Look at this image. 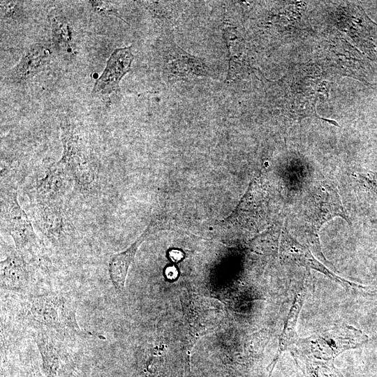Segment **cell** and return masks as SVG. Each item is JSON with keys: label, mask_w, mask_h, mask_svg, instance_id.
Listing matches in <instances>:
<instances>
[{"label": "cell", "mask_w": 377, "mask_h": 377, "mask_svg": "<svg viewBox=\"0 0 377 377\" xmlns=\"http://www.w3.org/2000/svg\"><path fill=\"white\" fill-rule=\"evenodd\" d=\"M77 308V302L70 293H48L29 298L28 316L38 327L61 334L94 336L81 330L76 318Z\"/></svg>", "instance_id": "obj_1"}, {"label": "cell", "mask_w": 377, "mask_h": 377, "mask_svg": "<svg viewBox=\"0 0 377 377\" xmlns=\"http://www.w3.org/2000/svg\"><path fill=\"white\" fill-rule=\"evenodd\" d=\"M1 216L3 226L12 237L16 251L24 258L38 248L37 237L28 216L20 206L14 188L1 187Z\"/></svg>", "instance_id": "obj_2"}, {"label": "cell", "mask_w": 377, "mask_h": 377, "mask_svg": "<svg viewBox=\"0 0 377 377\" xmlns=\"http://www.w3.org/2000/svg\"><path fill=\"white\" fill-rule=\"evenodd\" d=\"M63 152L57 164L66 170L80 187H92L95 172L89 163L81 138L75 128L66 121L61 124Z\"/></svg>", "instance_id": "obj_3"}, {"label": "cell", "mask_w": 377, "mask_h": 377, "mask_svg": "<svg viewBox=\"0 0 377 377\" xmlns=\"http://www.w3.org/2000/svg\"><path fill=\"white\" fill-rule=\"evenodd\" d=\"M368 340L361 330L350 325L338 326L320 334L299 340L297 346L302 350L316 357L330 359L341 352L357 348Z\"/></svg>", "instance_id": "obj_4"}, {"label": "cell", "mask_w": 377, "mask_h": 377, "mask_svg": "<svg viewBox=\"0 0 377 377\" xmlns=\"http://www.w3.org/2000/svg\"><path fill=\"white\" fill-rule=\"evenodd\" d=\"M162 57L164 74L170 80L213 75L204 59L185 52L172 40L165 43Z\"/></svg>", "instance_id": "obj_5"}, {"label": "cell", "mask_w": 377, "mask_h": 377, "mask_svg": "<svg viewBox=\"0 0 377 377\" xmlns=\"http://www.w3.org/2000/svg\"><path fill=\"white\" fill-rule=\"evenodd\" d=\"M315 200V206L307 223L306 235L309 241L320 251L318 233L323 226L335 216L348 220L340 196L333 187L325 185Z\"/></svg>", "instance_id": "obj_6"}, {"label": "cell", "mask_w": 377, "mask_h": 377, "mask_svg": "<svg viewBox=\"0 0 377 377\" xmlns=\"http://www.w3.org/2000/svg\"><path fill=\"white\" fill-rule=\"evenodd\" d=\"M133 54L131 46L117 48L110 55L102 74L91 91L94 96H105L119 91V82L131 70Z\"/></svg>", "instance_id": "obj_7"}, {"label": "cell", "mask_w": 377, "mask_h": 377, "mask_svg": "<svg viewBox=\"0 0 377 377\" xmlns=\"http://www.w3.org/2000/svg\"><path fill=\"white\" fill-rule=\"evenodd\" d=\"M34 335V339L42 357L47 377H60L62 358L66 353L63 343L52 330L40 327Z\"/></svg>", "instance_id": "obj_8"}, {"label": "cell", "mask_w": 377, "mask_h": 377, "mask_svg": "<svg viewBox=\"0 0 377 377\" xmlns=\"http://www.w3.org/2000/svg\"><path fill=\"white\" fill-rule=\"evenodd\" d=\"M51 51L44 44L34 43L24 52L19 63L11 69L7 78L15 83L24 82L40 73L48 64Z\"/></svg>", "instance_id": "obj_9"}, {"label": "cell", "mask_w": 377, "mask_h": 377, "mask_svg": "<svg viewBox=\"0 0 377 377\" xmlns=\"http://www.w3.org/2000/svg\"><path fill=\"white\" fill-rule=\"evenodd\" d=\"M1 288L24 292L29 285V274L24 258L17 251L12 252L0 263Z\"/></svg>", "instance_id": "obj_10"}, {"label": "cell", "mask_w": 377, "mask_h": 377, "mask_svg": "<svg viewBox=\"0 0 377 377\" xmlns=\"http://www.w3.org/2000/svg\"><path fill=\"white\" fill-rule=\"evenodd\" d=\"M148 232V230L145 231L128 249L114 254L110 259L108 263L109 276L113 286L117 291L120 292L124 289L128 269L138 248L145 239Z\"/></svg>", "instance_id": "obj_11"}, {"label": "cell", "mask_w": 377, "mask_h": 377, "mask_svg": "<svg viewBox=\"0 0 377 377\" xmlns=\"http://www.w3.org/2000/svg\"><path fill=\"white\" fill-rule=\"evenodd\" d=\"M283 238L284 253L291 260L298 262L302 265L310 267L314 269L318 270L332 279H335L336 281L342 282L343 283H346L349 286L351 285L353 287L357 286V284L350 283L346 280H343L327 269L313 256V255L306 247L295 240L287 231H286Z\"/></svg>", "instance_id": "obj_12"}, {"label": "cell", "mask_w": 377, "mask_h": 377, "mask_svg": "<svg viewBox=\"0 0 377 377\" xmlns=\"http://www.w3.org/2000/svg\"><path fill=\"white\" fill-rule=\"evenodd\" d=\"M304 295L300 293L296 297L291 307L290 312L286 321L284 330L279 343V350L281 351L291 346L294 343L295 337V325L298 318L299 313L303 304Z\"/></svg>", "instance_id": "obj_13"}, {"label": "cell", "mask_w": 377, "mask_h": 377, "mask_svg": "<svg viewBox=\"0 0 377 377\" xmlns=\"http://www.w3.org/2000/svg\"><path fill=\"white\" fill-rule=\"evenodd\" d=\"M50 26L54 40L61 46L71 47L72 35L69 23L64 17L52 14L50 16Z\"/></svg>", "instance_id": "obj_14"}, {"label": "cell", "mask_w": 377, "mask_h": 377, "mask_svg": "<svg viewBox=\"0 0 377 377\" xmlns=\"http://www.w3.org/2000/svg\"><path fill=\"white\" fill-rule=\"evenodd\" d=\"M89 3L97 13L106 15L115 16L123 20V18L121 17L116 8H114L110 2L105 1H89Z\"/></svg>", "instance_id": "obj_15"}, {"label": "cell", "mask_w": 377, "mask_h": 377, "mask_svg": "<svg viewBox=\"0 0 377 377\" xmlns=\"http://www.w3.org/2000/svg\"><path fill=\"white\" fill-rule=\"evenodd\" d=\"M20 11L19 2L1 1V13L3 17L14 18L19 15Z\"/></svg>", "instance_id": "obj_16"}, {"label": "cell", "mask_w": 377, "mask_h": 377, "mask_svg": "<svg viewBox=\"0 0 377 377\" xmlns=\"http://www.w3.org/2000/svg\"><path fill=\"white\" fill-rule=\"evenodd\" d=\"M360 177L367 182L373 191L377 193V172L370 171L361 174Z\"/></svg>", "instance_id": "obj_17"}, {"label": "cell", "mask_w": 377, "mask_h": 377, "mask_svg": "<svg viewBox=\"0 0 377 377\" xmlns=\"http://www.w3.org/2000/svg\"><path fill=\"white\" fill-rule=\"evenodd\" d=\"M170 257L174 260H177L182 258V253L178 251H172L170 252Z\"/></svg>", "instance_id": "obj_18"}]
</instances>
